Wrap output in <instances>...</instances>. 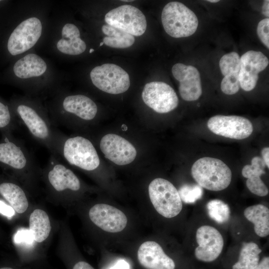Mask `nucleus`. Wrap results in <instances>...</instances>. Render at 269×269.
<instances>
[{
    "mask_svg": "<svg viewBox=\"0 0 269 269\" xmlns=\"http://www.w3.org/2000/svg\"><path fill=\"white\" fill-rule=\"evenodd\" d=\"M57 156L87 171L96 170L100 164L97 151L89 139L80 135L68 137L61 132L57 140Z\"/></svg>",
    "mask_w": 269,
    "mask_h": 269,
    "instance_id": "nucleus-2",
    "label": "nucleus"
},
{
    "mask_svg": "<svg viewBox=\"0 0 269 269\" xmlns=\"http://www.w3.org/2000/svg\"><path fill=\"white\" fill-rule=\"evenodd\" d=\"M72 269H94L89 264L84 261H79L76 263Z\"/></svg>",
    "mask_w": 269,
    "mask_h": 269,
    "instance_id": "nucleus-39",
    "label": "nucleus"
},
{
    "mask_svg": "<svg viewBox=\"0 0 269 269\" xmlns=\"http://www.w3.org/2000/svg\"><path fill=\"white\" fill-rule=\"evenodd\" d=\"M104 44V43L103 42H101L100 44V46H102Z\"/></svg>",
    "mask_w": 269,
    "mask_h": 269,
    "instance_id": "nucleus-45",
    "label": "nucleus"
},
{
    "mask_svg": "<svg viewBox=\"0 0 269 269\" xmlns=\"http://www.w3.org/2000/svg\"><path fill=\"white\" fill-rule=\"evenodd\" d=\"M42 24L36 17L22 21L11 33L7 42V49L12 55L25 52L37 42L42 33Z\"/></svg>",
    "mask_w": 269,
    "mask_h": 269,
    "instance_id": "nucleus-10",
    "label": "nucleus"
},
{
    "mask_svg": "<svg viewBox=\"0 0 269 269\" xmlns=\"http://www.w3.org/2000/svg\"><path fill=\"white\" fill-rule=\"evenodd\" d=\"M107 24L133 36L142 35L146 29L145 16L137 7L123 5L113 9L105 16Z\"/></svg>",
    "mask_w": 269,
    "mask_h": 269,
    "instance_id": "nucleus-9",
    "label": "nucleus"
},
{
    "mask_svg": "<svg viewBox=\"0 0 269 269\" xmlns=\"http://www.w3.org/2000/svg\"><path fill=\"white\" fill-rule=\"evenodd\" d=\"M141 96L144 103L158 113L172 111L177 107L179 103L178 98L173 89L163 82L146 83Z\"/></svg>",
    "mask_w": 269,
    "mask_h": 269,
    "instance_id": "nucleus-11",
    "label": "nucleus"
},
{
    "mask_svg": "<svg viewBox=\"0 0 269 269\" xmlns=\"http://www.w3.org/2000/svg\"><path fill=\"white\" fill-rule=\"evenodd\" d=\"M207 1L210 2L215 3V2H219V0H207Z\"/></svg>",
    "mask_w": 269,
    "mask_h": 269,
    "instance_id": "nucleus-43",
    "label": "nucleus"
},
{
    "mask_svg": "<svg viewBox=\"0 0 269 269\" xmlns=\"http://www.w3.org/2000/svg\"><path fill=\"white\" fill-rule=\"evenodd\" d=\"M269 18H266L261 20L258 25L257 32L261 42L269 48Z\"/></svg>",
    "mask_w": 269,
    "mask_h": 269,
    "instance_id": "nucleus-33",
    "label": "nucleus"
},
{
    "mask_svg": "<svg viewBox=\"0 0 269 269\" xmlns=\"http://www.w3.org/2000/svg\"><path fill=\"white\" fill-rule=\"evenodd\" d=\"M0 213L10 218L14 214V210L10 206L0 200Z\"/></svg>",
    "mask_w": 269,
    "mask_h": 269,
    "instance_id": "nucleus-36",
    "label": "nucleus"
},
{
    "mask_svg": "<svg viewBox=\"0 0 269 269\" xmlns=\"http://www.w3.org/2000/svg\"><path fill=\"white\" fill-rule=\"evenodd\" d=\"M102 31L106 35L103 39L104 43L112 48H127L135 41L133 35L108 24L103 25Z\"/></svg>",
    "mask_w": 269,
    "mask_h": 269,
    "instance_id": "nucleus-25",
    "label": "nucleus"
},
{
    "mask_svg": "<svg viewBox=\"0 0 269 269\" xmlns=\"http://www.w3.org/2000/svg\"><path fill=\"white\" fill-rule=\"evenodd\" d=\"M253 269H269V257H266L263 258L258 265Z\"/></svg>",
    "mask_w": 269,
    "mask_h": 269,
    "instance_id": "nucleus-38",
    "label": "nucleus"
},
{
    "mask_svg": "<svg viewBox=\"0 0 269 269\" xmlns=\"http://www.w3.org/2000/svg\"><path fill=\"white\" fill-rule=\"evenodd\" d=\"M0 269H15L13 267L10 266H2L0 267Z\"/></svg>",
    "mask_w": 269,
    "mask_h": 269,
    "instance_id": "nucleus-42",
    "label": "nucleus"
},
{
    "mask_svg": "<svg viewBox=\"0 0 269 269\" xmlns=\"http://www.w3.org/2000/svg\"><path fill=\"white\" fill-rule=\"evenodd\" d=\"M0 194L17 213H24L28 207V202L23 189L11 182L0 183Z\"/></svg>",
    "mask_w": 269,
    "mask_h": 269,
    "instance_id": "nucleus-22",
    "label": "nucleus"
},
{
    "mask_svg": "<svg viewBox=\"0 0 269 269\" xmlns=\"http://www.w3.org/2000/svg\"><path fill=\"white\" fill-rule=\"evenodd\" d=\"M150 200L156 211L171 218L179 214L182 202L178 190L169 181L161 178L153 179L148 186Z\"/></svg>",
    "mask_w": 269,
    "mask_h": 269,
    "instance_id": "nucleus-6",
    "label": "nucleus"
},
{
    "mask_svg": "<svg viewBox=\"0 0 269 269\" xmlns=\"http://www.w3.org/2000/svg\"><path fill=\"white\" fill-rule=\"evenodd\" d=\"M161 21L165 32L174 38L190 36L198 26V19L194 12L178 1L170 2L164 6Z\"/></svg>",
    "mask_w": 269,
    "mask_h": 269,
    "instance_id": "nucleus-5",
    "label": "nucleus"
},
{
    "mask_svg": "<svg viewBox=\"0 0 269 269\" xmlns=\"http://www.w3.org/2000/svg\"><path fill=\"white\" fill-rule=\"evenodd\" d=\"M219 67L224 76L239 73L240 68V57L235 52L224 55L219 61Z\"/></svg>",
    "mask_w": 269,
    "mask_h": 269,
    "instance_id": "nucleus-28",
    "label": "nucleus"
},
{
    "mask_svg": "<svg viewBox=\"0 0 269 269\" xmlns=\"http://www.w3.org/2000/svg\"><path fill=\"white\" fill-rule=\"evenodd\" d=\"M0 163L22 176L30 175L36 168V162L23 143L6 136L0 143Z\"/></svg>",
    "mask_w": 269,
    "mask_h": 269,
    "instance_id": "nucleus-7",
    "label": "nucleus"
},
{
    "mask_svg": "<svg viewBox=\"0 0 269 269\" xmlns=\"http://www.w3.org/2000/svg\"><path fill=\"white\" fill-rule=\"evenodd\" d=\"M20 102L15 112L21 123L35 140L46 147L51 154L57 156V141L60 132L54 128L42 109L30 101Z\"/></svg>",
    "mask_w": 269,
    "mask_h": 269,
    "instance_id": "nucleus-1",
    "label": "nucleus"
},
{
    "mask_svg": "<svg viewBox=\"0 0 269 269\" xmlns=\"http://www.w3.org/2000/svg\"><path fill=\"white\" fill-rule=\"evenodd\" d=\"M246 185L253 194L263 197L269 193V189L261 179L260 176H254L247 178Z\"/></svg>",
    "mask_w": 269,
    "mask_h": 269,
    "instance_id": "nucleus-32",
    "label": "nucleus"
},
{
    "mask_svg": "<svg viewBox=\"0 0 269 269\" xmlns=\"http://www.w3.org/2000/svg\"><path fill=\"white\" fill-rule=\"evenodd\" d=\"M262 159L264 161L268 168L269 167V147L264 148L261 151Z\"/></svg>",
    "mask_w": 269,
    "mask_h": 269,
    "instance_id": "nucleus-40",
    "label": "nucleus"
},
{
    "mask_svg": "<svg viewBox=\"0 0 269 269\" xmlns=\"http://www.w3.org/2000/svg\"><path fill=\"white\" fill-rule=\"evenodd\" d=\"M178 192L181 201L186 204L195 203L202 198L203 194L202 188L198 184H184Z\"/></svg>",
    "mask_w": 269,
    "mask_h": 269,
    "instance_id": "nucleus-29",
    "label": "nucleus"
},
{
    "mask_svg": "<svg viewBox=\"0 0 269 269\" xmlns=\"http://www.w3.org/2000/svg\"><path fill=\"white\" fill-rule=\"evenodd\" d=\"M34 240L31 232L29 230L22 229L18 231L15 234L14 241L16 244H31Z\"/></svg>",
    "mask_w": 269,
    "mask_h": 269,
    "instance_id": "nucleus-35",
    "label": "nucleus"
},
{
    "mask_svg": "<svg viewBox=\"0 0 269 269\" xmlns=\"http://www.w3.org/2000/svg\"><path fill=\"white\" fill-rule=\"evenodd\" d=\"M244 214L246 219L254 225L257 235L265 237L269 234V209L262 204H257L245 209Z\"/></svg>",
    "mask_w": 269,
    "mask_h": 269,
    "instance_id": "nucleus-23",
    "label": "nucleus"
},
{
    "mask_svg": "<svg viewBox=\"0 0 269 269\" xmlns=\"http://www.w3.org/2000/svg\"><path fill=\"white\" fill-rule=\"evenodd\" d=\"M207 127L216 134L236 139L247 138L253 131L251 121L238 116H213L208 121Z\"/></svg>",
    "mask_w": 269,
    "mask_h": 269,
    "instance_id": "nucleus-12",
    "label": "nucleus"
},
{
    "mask_svg": "<svg viewBox=\"0 0 269 269\" xmlns=\"http://www.w3.org/2000/svg\"><path fill=\"white\" fill-rule=\"evenodd\" d=\"M262 10V13L268 18L269 16V0H266L264 1Z\"/></svg>",
    "mask_w": 269,
    "mask_h": 269,
    "instance_id": "nucleus-41",
    "label": "nucleus"
},
{
    "mask_svg": "<svg viewBox=\"0 0 269 269\" xmlns=\"http://www.w3.org/2000/svg\"><path fill=\"white\" fill-rule=\"evenodd\" d=\"M123 1H126V2H128V1H133V0H122Z\"/></svg>",
    "mask_w": 269,
    "mask_h": 269,
    "instance_id": "nucleus-46",
    "label": "nucleus"
},
{
    "mask_svg": "<svg viewBox=\"0 0 269 269\" xmlns=\"http://www.w3.org/2000/svg\"><path fill=\"white\" fill-rule=\"evenodd\" d=\"M62 38L57 42L58 50L66 54L77 55L86 49L85 42L81 39L78 28L72 23H66L62 29Z\"/></svg>",
    "mask_w": 269,
    "mask_h": 269,
    "instance_id": "nucleus-20",
    "label": "nucleus"
},
{
    "mask_svg": "<svg viewBox=\"0 0 269 269\" xmlns=\"http://www.w3.org/2000/svg\"><path fill=\"white\" fill-rule=\"evenodd\" d=\"M262 250L254 242L244 243L241 248L238 261L232 269H253L259 264Z\"/></svg>",
    "mask_w": 269,
    "mask_h": 269,
    "instance_id": "nucleus-26",
    "label": "nucleus"
},
{
    "mask_svg": "<svg viewBox=\"0 0 269 269\" xmlns=\"http://www.w3.org/2000/svg\"><path fill=\"white\" fill-rule=\"evenodd\" d=\"M44 170L47 182L54 191L61 193L67 190L78 191L81 182L78 177L63 164L58 156L50 155Z\"/></svg>",
    "mask_w": 269,
    "mask_h": 269,
    "instance_id": "nucleus-13",
    "label": "nucleus"
},
{
    "mask_svg": "<svg viewBox=\"0 0 269 269\" xmlns=\"http://www.w3.org/2000/svg\"><path fill=\"white\" fill-rule=\"evenodd\" d=\"M266 166L264 161L260 156L253 157L251 165H246L242 169V175L247 178L254 176H261L265 173Z\"/></svg>",
    "mask_w": 269,
    "mask_h": 269,
    "instance_id": "nucleus-30",
    "label": "nucleus"
},
{
    "mask_svg": "<svg viewBox=\"0 0 269 269\" xmlns=\"http://www.w3.org/2000/svg\"><path fill=\"white\" fill-rule=\"evenodd\" d=\"M109 269H130V267L127 261L124 260H120Z\"/></svg>",
    "mask_w": 269,
    "mask_h": 269,
    "instance_id": "nucleus-37",
    "label": "nucleus"
},
{
    "mask_svg": "<svg viewBox=\"0 0 269 269\" xmlns=\"http://www.w3.org/2000/svg\"><path fill=\"white\" fill-rule=\"evenodd\" d=\"M209 217L219 224L228 221L230 216V209L227 204L219 199L209 201L206 205Z\"/></svg>",
    "mask_w": 269,
    "mask_h": 269,
    "instance_id": "nucleus-27",
    "label": "nucleus"
},
{
    "mask_svg": "<svg viewBox=\"0 0 269 269\" xmlns=\"http://www.w3.org/2000/svg\"><path fill=\"white\" fill-rule=\"evenodd\" d=\"M174 78L179 82V92L187 101L198 100L202 93L200 73L195 67L176 63L172 68Z\"/></svg>",
    "mask_w": 269,
    "mask_h": 269,
    "instance_id": "nucleus-17",
    "label": "nucleus"
},
{
    "mask_svg": "<svg viewBox=\"0 0 269 269\" xmlns=\"http://www.w3.org/2000/svg\"><path fill=\"white\" fill-rule=\"evenodd\" d=\"M93 85L100 90L111 94L127 91L130 86L128 73L120 66L106 63L94 68L90 74Z\"/></svg>",
    "mask_w": 269,
    "mask_h": 269,
    "instance_id": "nucleus-8",
    "label": "nucleus"
},
{
    "mask_svg": "<svg viewBox=\"0 0 269 269\" xmlns=\"http://www.w3.org/2000/svg\"><path fill=\"white\" fill-rule=\"evenodd\" d=\"M137 259L139 264L146 269H175L173 260L154 241H146L140 246Z\"/></svg>",
    "mask_w": 269,
    "mask_h": 269,
    "instance_id": "nucleus-19",
    "label": "nucleus"
},
{
    "mask_svg": "<svg viewBox=\"0 0 269 269\" xmlns=\"http://www.w3.org/2000/svg\"><path fill=\"white\" fill-rule=\"evenodd\" d=\"M98 107L89 97L81 95H70L61 98L53 113L51 122L54 126H71L77 119L90 122L96 117Z\"/></svg>",
    "mask_w": 269,
    "mask_h": 269,
    "instance_id": "nucleus-3",
    "label": "nucleus"
},
{
    "mask_svg": "<svg viewBox=\"0 0 269 269\" xmlns=\"http://www.w3.org/2000/svg\"></svg>",
    "mask_w": 269,
    "mask_h": 269,
    "instance_id": "nucleus-47",
    "label": "nucleus"
},
{
    "mask_svg": "<svg viewBox=\"0 0 269 269\" xmlns=\"http://www.w3.org/2000/svg\"><path fill=\"white\" fill-rule=\"evenodd\" d=\"M198 245L195 249V256L199 261L211 262L221 253L224 240L220 233L213 227L204 225L199 227L196 234Z\"/></svg>",
    "mask_w": 269,
    "mask_h": 269,
    "instance_id": "nucleus-15",
    "label": "nucleus"
},
{
    "mask_svg": "<svg viewBox=\"0 0 269 269\" xmlns=\"http://www.w3.org/2000/svg\"><path fill=\"white\" fill-rule=\"evenodd\" d=\"M13 69L17 77L28 79L42 75L47 69V65L39 56L31 53L17 60Z\"/></svg>",
    "mask_w": 269,
    "mask_h": 269,
    "instance_id": "nucleus-21",
    "label": "nucleus"
},
{
    "mask_svg": "<svg viewBox=\"0 0 269 269\" xmlns=\"http://www.w3.org/2000/svg\"><path fill=\"white\" fill-rule=\"evenodd\" d=\"M94 49L91 48V49H90V50H89V53H92L93 52H94Z\"/></svg>",
    "mask_w": 269,
    "mask_h": 269,
    "instance_id": "nucleus-44",
    "label": "nucleus"
},
{
    "mask_svg": "<svg viewBox=\"0 0 269 269\" xmlns=\"http://www.w3.org/2000/svg\"><path fill=\"white\" fill-rule=\"evenodd\" d=\"M269 61L260 51L250 50L240 57L239 80L240 87L245 91L254 89L259 79V73L268 66Z\"/></svg>",
    "mask_w": 269,
    "mask_h": 269,
    "instance_id": "nucleus-14",
    "label": "nucleus"
},
{
    "mask_svg": "<svg viewBox=\"0 0 269 269\" xmlns=\"http://www.w3.org/2000/svg\"><path fill=\"white\" fill-rule=\"evenodd\" d=\"M29 230L34 240L40 243L46 240L51 230V225L47 214L41 209H35L29 217Z\"/></svg>",
    "mask_w": 269,
    "mask_h": 269,
    "instance_id": "nucleus-24",
    "label": "nucleus"
},
{
    "mask_svg": "<svg viewBox=\"0 0 269 269\" xmlns=\"http://www.w3.org/2000/svg\"><path fill=\"white\" fill-rule=\"evenodd\" d=\"M100 147L106 158L119 165L131 163L137 154L130 142L116 134H109L103 136Z\"/></svg>",
    "mask_w": 269,
    "mask_h": 269,
    "instance_id": "nucleus-16",
    "label": "nucleus"
},
{
    "mask_svg": "<svg viewBox=\"0 0 269 269\" xmlns=\"http://www.w3.org/2000/svg\"><path fill=\"white\" fill-rule=\"evenodd\" d=\"M240 88L239 73H234L224 76L221 83V89L227 95H231L237 93Z\"/></svg>",
    "mask_w": 269,
    "mask_h": 269,
    "instance_id": "nucleus-31",
    "label": "nucleus"
},
{
    "mask_svg": "<svg viewBox=\"0 0 269 269\" xmlns=\"http://www.w3.org/2000/svg\"><path fill=\"white\" fill-rule=\"evenodd\" d=\"M90 220L103 230L117 233L123 231L127 224L125 214L120 210L106 204H97L89 212Z\"/></svg>",
    "mask_w": 269,
    "mask_h": 269,
    "instance_id": "nucleus-18",
    "label": "nucleus"
},
{
    "mask_svg": "<svg viewBox=\"0 0 269 269\" xmlns=\"http://www.w3.org/2000/svg\"><path fill=\"white\" fill-rule=\"evenodd\" d=\"M191 171L197 184L210 191L224 190L231 182L230 168L216 158L204 157L198 159L193 163Z\"/></svg>",
    "mask_w": 269,
    "mask_h": 269,
    "instance_id": "nucleus-4",
    "label": "nucleus"
},
{
    "mask_svg": "<svg viewBox=\"0 0 269 269\" xmlns=\"http://www.w3.org/2000/svg\"><path fill=\"white\" fill-rule=\"evenodd\" d=\"M12 124L11 113L8 106L0 101V129L10 128Z\"/></svg>",
    "mask_w": 269,
    "mask_h": 269,
    "instance_id": "nucleus-34",
    "label": "nucleus"
}]
</instances>
